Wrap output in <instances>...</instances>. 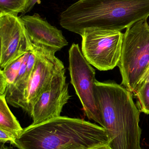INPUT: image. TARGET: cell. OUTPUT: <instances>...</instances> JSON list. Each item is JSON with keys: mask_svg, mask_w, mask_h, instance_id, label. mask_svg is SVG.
<instances>
[{"mask_svg": "<svg viewBox=\"0 0 149 149\" xmlns=\"http://www.w3.org/2000/svg\"><path fill=\"white\" fill-rule=\"evenodd\" d=\"M149 17V0H79L63 11L59 24L80 36L86 30L121 31Z\"/></svg>", "mask_w": 149, "mask_h": 149, "instance_id": "cell-1", "label": "cell"}, {"mask_svg": "<svg viewBox=\"0 0 149 149\" xmlns=\"http://www.w3.org/2000/svg\"><path fill=\"white\" fill-rule=\"evenodd\" d=\"M108 144L106 129L79 118L60 116L24 129L14 147L18 149H88Z\"/></svg>", "mask_w": 149, "mask_h": 149, "instance_id": "cell-2", "label": "cell"}, {"mask_svg": "<svg viewBox=\"0 0 149 149\" xmlns=\"http://www.w3.org/2000/svg\"><path fill=\"white\" fill-rule=\"evenodd\" d=\"M97 104L111 149H142L140 112L133 93L115 82H95Z\"/></svg>", "mask_w": 149, "mask_h": 149, "instance_id": "cell-3", "label": "cell"}, {"mask_svg": "<svg viewBox=\"0 0 149 149\" xmlns=\"http://www.w3.org/2000/svg\"><path fill=\"white\" fill-rule=\"evenodd\" d=\"M149 64V24L147 20H142L126 29L123 36L117 65L122 79L121 85L134 93Z\"/></svg>", "mask_w": 149, "mask_h": 149, "instance_id": "cell-4", "label": "cell"}, {"mask_svg": "<svg viewBox=\"0 0 149 149\" xmlns=\"http://www.w3.org/2000/svg\"><path fill=\"white\" fill-rule=\"evenodd\" d=\"M123 36L119 31L86 30L81 36L82 53L90 64L99 70H113L120 58Z\"/></svg>", "mask_w": 149, "mask_h": 149, "instance_id": "cell-5", "label": "cell"}, {"mask_svg": "<svg viewBox=\"0 0 149 149\" xmlns=\"http://www.w3.org/2000/svg\"><path fill=\"white\" fill-rule=\"evenodd\" d=\"M71 83L89 120L104 127L95 93V70L86 59L79 45L73 43L69 50V67Z\"/></svg>", "mask_w": 149, "mask_h": 149, "instance_id": "cell-6", "label": "cell"}, {"mask_svg": "<svg viewBox=\"0 0 149 149\" xmlns=\"http://www.w3.org/2000/svg\"><path fill=\"white\" fill-rule=\"evenodd\" d=\"M32 44L36 49V58L24 92L22 108L30 116L38 97L48 88L55 76L65 69L63 62L55 56L56 50L43 45Z\"/></svg>", "mask_w": 149, "mask_h": 149, "instance_id": "cell-7", "label": "cell"}, {"mask_svg": "<svg viewBox=\"0 0 149 149\" xmlns=\"http://www.w3.org/2000/svg\"><path fill=\"white\" fill-rule=\"evenodd\" d=\"M0 40L1 70L33 49L24 24L17 15L0 12Z\"/></svg>", "mask_w": 149, "mask_h": 149, "instance_id": "cell-8", "label": "cell"}, {"mask_svg": "<svg viewBox=\"0 0 149 149\" xmlns=\"http://www.w3.org/2000/svg\"><path fill=\"white\" fill-rule=\"evenodd\" d=\"M65 69L55 76L48 88L40 95L32 108V125H38L60 116L71 96L66 81Z\"/></svg>", "mask_w": 149, "mask_h": 149, "instance_id": "cell-9", "label": "cell"}, {"mask_svg": "<svg viewBox=\"0 0 149 149\" xmlns=\"http://www.w3.org/2000/svg\"><path fill=\"white\" fill-rule=\"evenodd\" d=\"M33 44L43 45L59 51L68 42L62 31L50 24L37 13L21 17Z\"/></svg>", "mask_w": 149, "mask_h": 149, "instance_id": "cell-10", "label": "cell"}, {"mask_svg": "<svg viewBox=\"0 0 149 149\" xmlns=\"http://www.w3.org/2000/svg\"><path fill=\"white\" fill-rule=\"evenodd\" d=\"M36 58V52L33 45L32 49L25 54V58L15 79L8 87L4 94L7 103L12 107L18 108L22 107L24 92L34 68Z\"/></svg>", "mask_w": 149, "mask_h": 149, "instance_id": "cell-11", "label": "cell"}, {"mask_svg": "<svg viewBox=\"0 0 149 149\" xmlns=\"http://www.w3.org/2000/svg\"><path fill=\"white\" fill-rule=\"evenodd\" d=\"M8 104L4 95H0V128L11 132L17 138L24 129L10 111Z\"/></svg>", "mask_w": 149, "mask_h": 149, "instance_id": "cell-12", "label": "cell"}, {"mask_svg": "<svg viewBox=\"0 0 149 149\" xmlns=\"http://www.w3.org/2000/svg\"><path fill=\"white\" fill-rule=\"evenodd\" d=\"M25 54L0 70V95H4L8 87L15 79L25 58Z\"/></svg>", "mask_w": 149, "mask_h": 149, "instance_id": "cell-13", "label": "cell"}, {"mask_svg": "<svg viewBox=\"0 0 149 149\" xmlns=\"http://www.w3.org/2000/svg\"><path fill=\"white\" fill-rule=\"evenodd\" d=\"M29 0H0V12L18 15L24 13Z\"/></svg>", "mask_w": 149, "mask_h": 149, "instance_id": "cell-14", "label": "cell"}, {"mask_svg": "<svg viewBox=\"0 0 149 149\" xmlns=\"http://www.w3.org/2000/svg\"><path fill=\"white\" fill-rule=\"evenodd\" d=\"M133 93L137 99L140 112L149 114V82L136 88Z\"/></svg>", "mask_w": 149, "mask_h": 149, "instance_id": "cell-15", "label": "cell"}, {"mask_svg": "<svg viewBox=\"0 0 149 149\" xmlns=\"http://www.w3.org/2000/svg\"><path fill=\"white\" fill-rule=\"evenodd\" d=\"M17 137L14 134L9 131L0 128V143H9L12 146H15Z\"/></svg>", "mask_w": 149, "mask_h": 149, "instance_id": "cell-16", "label": "cell"}, {"mask_svg": "<svg viewBox=\"0 0 149 149\" xmlns=\"http://www.w3.org/2000/svg\"><path fill=\"white\" fill-rule=\"evenodd\" d=\"M149 82V64L139 79L136 88L139 87ZM136 89V88H135ZM135 91V90H134Z\"/></svg>", "mask_w": 149, "mask_h": 149, "instance_id": "cell-17", "label": "cell"}, {"mask_svg": "<svg viewBox=\"0 0 149 149\" xmlns=\"http://www.w3.org/2000/svg\"><path fill=\"white\" fill-rule=\"evenodd\" d=\"M39 0H29L26 6V9L24 14H26L29 12L35 6V4L39 1Z\"/></svg>", "mask_w": 149, "mask_h": 149, "instance_id": "cell-18", "label": "cell"}, {"mask_svg": "<svg viewBox=\"0 0 149 149\" xmlns=\"http://www.w3.org/2000/svg\"><path fill=\"white\" fill-rule=\"evenodd\" d=\"M88 149H111L110 148L108 144H105V145H100L94 148H91Z\"/></svg>", "mask_w": 149, "mask_h": 149, "instance_id": "cell-19", "label": "cell"}, {"mask_svg": "<svg viewBox=\"0 0 149 149\" xmlns=\"http://www.w3.org/2000/svg\"><path fill=\"white\" fill-rule=\"evenodd\" d=\"M0 149H13L12 147H8L5 146L4 144L1 143V148Z\"/></svg>", "mask_w": 149, "mask_h": 149, "instance_id": "cell-20", "label": "cell"}]
</instances>
